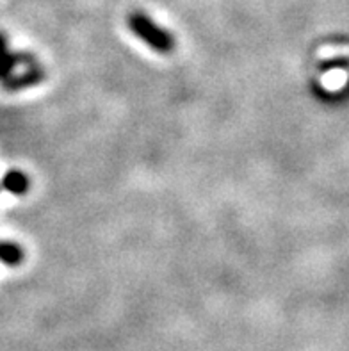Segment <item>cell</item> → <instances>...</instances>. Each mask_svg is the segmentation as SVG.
<instances>
[{"label": "cell", "instance_id": "2", "mask_svg": "<svg viewBox=\"0 0 349 351\" xmlns=\"http://www.w3.org/2000/svg\"><path fill=\"white\" fill-rule=\"evenodd\" d=\"M23 62V64H34V58L32 56H23L22 52H11L8 45V38L0 32V84H4L5 80H9L14 75V68Z\"/></svg>", "mask_w": 349, "mask_h": 351}, {"label": "cell", "instance_id": "4", "mask_svg": "<svg viewBox=\"0 0 349 351\" xmlns=\"http://www.w3.org/2000/svg\"><path fill=\"white\" fill-rule=\"evenodd\" d=\"M29 186H31L29 177L22 173V171H18V169L9 171L2 178V187H4L5 191L13 193V195H25L29 191Z\"/></svg>", "mask_w": 349, "mask_h": 351}, {"label": "cell", "instance_id": "5", "mask_svg": "<svg viewBox=\"0 0 349 351\" xmlns=\"http://www.w3.org/2000/svg\"><path fill=\"white\" fill-rule=\"evenodd\" d=\"M23 261V250L16 243H5L0 241V263L8 266H18Z\"/></svg>", "mask_w": 349, "mask_h": 351}, {"label": "cell", "instance_id": "3", "mask_svg": "<svg viewBox=\"0 0 349 351\" xmlns=\"http://www.w3.org/2000/svg\"><path fill=\"white\" fill-rule=\"evenodd\" d=\"M43 79H45L43 68H40L34 62V64H29L23 73H20V75L14 73L11 79L5 80L4 84H2V88L8 89V91H22V89L32 88V86L40 84Z\"/></svg>", "mask_w": 349, "mask_h": 351}, {"label": "cell", "instance_id": "1", "mask_svg": "<svg viewBox=\"0 0 349 351\" xmlns=\"http://www.w3.org/2000/svg\"><path fill=\"white\" fill-rule=\"evenodd\" d=\"M128 29L134 32V34L146 43L150 49H154L155 52L159 53H169L175 49V38L169 31L163 29L160 25L152 20L150 16H146L145 13H132L128 16Z\"/></svg>", "mask_w": 349, "mask_h": 351}]
</instances>
